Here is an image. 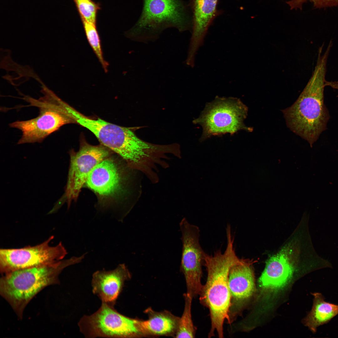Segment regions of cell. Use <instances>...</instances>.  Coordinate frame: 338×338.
Masks as SVG:
<instances>
[{
    "instance_id": "obj_1",
    "label": "cell",
    "mask_w": 338,
    "mask_h": 338,
    "mask_svg": "<svg viewBox=\"0 0 338 338\" xmlns=\"http://www.w3.org/2000/svg\"><path fill=\"white\" fill-rule=\"evenodd\" d=\"M328 57L318 55L312 75L303 91L293 105L282 111L288 127L311 147L326 129L330 118L324 101Z\"/></svg>"
},
{
    "instance_id": "obj_2",
    "label": "cell",
    "mask_w": 338,
    "mask_h": 338,
    "mask_svg": "<svg viewBox=\"0 0 338 338\" xmlns=\"http://www.w3.org/2000/svg\"><path fill=\"white\" fill-rule=\"evenodd\" d=\"M227 245L224 252L216 251L212 255L206 254L204 265L207 278L200 294V303L209 309L211 327L208 336L211 337L216 332L219 338L223 337V325L227 320L230 324L229 312L230 295L228 284L230 270L233 265L245 259L237 256L234 248V238L231 229L226 230Z\"/></svg>"
},
{
    "instance_id": "obj_3",
    "label": "cell",
    "mask_w": 338,
    "mask_h": 338,
    "mask_svg": "<svg viewBox=\"0 0 338 338\" xmlns=\"http://www.w3.org/2000/svg\"><path fill=\"white\" fill-rule=\"evenodd\" d=\"M84 256L3 274L0 281L1 295L21 318L25 308L35 296L45 287L59 283V276L62 270L80 262Z\"/></svg>"
},
{
    "instance_id": "obj_4",
    "label": "cell",
    "mask_w": 338,
    "mask_h": 338,
    "mask_svg": "<svg viewBox=\"0 0 338 338\" xmlns=\"http://www.w3.org/2000/svg\"><path fill=\"white\" fill-rule=\"evenodd\" d=\"M248 112V108L240 99L217 96L207 103L193 122L202 126L200 140L203 141L213 136L233 134L241 130L251 132L253 128L247 126L243 122Z\"/></svg>"
},
{
    "instance_id": "obj_5",
    "label": "cell",
    "mask_w": 338,
    "mask_h": 338,
    "mask_svg": "<svg viewBox=\"0 0 338 338\" xmlns=\"http://www.w3.org/2000/svg\"><path fill=\"white\" fill-rule=\"evenodd\" d=\"M138 322L118 312L114 305L102 302L95 313L83 316L78 325L86 337H130L141 334Z\"/></svg>"
},
{
    "instance_id": "obj_6",
    "label": "cell",
    "mask_w": 338,
    "mask_h": 338,
    "mask_svg": "<svg viewBox=\"0 0 338 338\" xmlns=\"http://www.w3.org/2000/svg\"><path fill=\"white\" fill-rule=\"evenodd\" d=\"M32 105L40 109L38 116L10 124L11 127L18 129L22 132L18 144L41 142L61 126L72 121L63 112L60 105L55 101L35 100Z\"/></svg>"
},
{
    "instance_id": "obj_7",
    "label": "cell",
    "mask_w": 338,
    "mask_h": 338,
    "mask_svg": "<svg viewBox=\"0 0 338 338\" xmlns=\"http://www.w3.org/2000/svg\"><path fill=\"white\" fill-rule=\"evenodd\" d=\"M50 236L43 243L18 249L0 250V270L2 274L20 269L50 264L62 260L67 254L61 242L51 246Z\"/></svg>"
},
{
    "instance_id": "obj_8",
    "label": "cell",
    "mask_w": 338,
    "mask_h": 338,
    "mask_svg": "<svg viewBox=\"0 0 338 338\" xmlns=\"http://www.w3.org/2000/svg\"><path fill=\"white\" fill-rule=\"evenodd\" d=\"M179 225L182 242L181 268L185 278L187 293L193 298L199 295L202 289V267L206 253L199 243V228L185 218L182 219Z\"/></svg>"
},
{
    "instance_id": "obj_9",
    "label": "cell",
    "mask_w": 338,
    "mask_h": 338,
    "mask_svg": "<svg viewBox=\"0 0 338 338\" xmlns=\"http://www.w3.org/2000/svg\"><path fill=\"white\" fill-rule=\"evenodd\" d=\"M68 114L73 121L91 131L104 146L117 153L125 161L129 159L137 136L134 128L117 125L100 118L91 119L71 107Z\"/></svg>"
},
{
    "instance_id": "obj_10",
    "label": "cell",
    "mask_w": 338,
    "mask_h": 338,
    "mask_svg": "<svg viewBox=\"0 0 338 338\" xmlns=\"http://www.w3.org/2000/svg\"><path fill=\"white\" fill-rule=\"evenodd\" d=\"M186 8L180 0H144L142 12L132 32L155 30L168 26L187 28Z\"/></svg>"
},
{
    "instance_id": "obj_11",
    "label": "cell",
    "mask_w": 338,
    "mask_h": 338,
    "mask_svg": "<svg viewBox=\"0 0 338 338\" xmlns=\"http://www.w3.org/2000/svg\"><path fill=\"white\" fill-rule=\"evenodd\" d=\"M102 145L92 146L83 142L78 151L70 152V166L64 193L68 208L72 201L77 200L93 169L109 155L106 147Z\"/></svg>"
},
{
    "instance_id": "obj_12",
    "label": "cell",
    "mask_w": 338,
    "mask_h": 338,
    "mask_svg": "<svg viewBox=\"0 0 338 338\" xmlns=\"http://www.w3.org/2000/svg\"><path fill=\"white\" fill-rule=\"evenodd\" d=\"M253 263V260L245 259L242 263L232 266L230 270L228 284L230 295L229 312L230 324L240 314L254 291Z\"/></svg>"
},
{
    "instance_id": "obj_13",
    "label": "cell",
    "mask_w": 338,
    "mask_h": 338,
    "mask_svg": "<svg viewBox=\"0 0 338 338\" xmlns=\"http://www.w3.org/2000/svg\"><path fill=\"white\" fill-rule=\"evenodd\" d=\"M292 253L291 247L286 246L269 259L259 279L261 287L276 290L287 284L294 270Z\"/></svg>"
},
{
    "instance_id": "obj_14",
    "label": "cell",
    "mask_w": 338,
    "mask_h": 338,
    "mask_svg": "<svg viewBox=\"0 0 338 338\" xmlns=\"http://www.w3.org/2000/svg\"><path fill=\"white\" fill-rule=\"evenodd\" d=\"M130 272L124 264H119L115 269L98 270L92 276L93 293L102 302L114 305L125 280L131 278Z\"/></svg>"
},
{
    "instance_id": "obj_15",
    "label": "cell",
    "mask_w": 338,
    "mask_h": 338,
    "mask_svg": "<svg viewBox=\"0 0 338 338\" xmlns=\"http://www.w3.org/2000/svg\"><path fill=\"white\" fill-rule=\"evenodd\" d=\"M121 182L117 166L112 160L106 158L94 167L85 183L98 195L107 197L113 195L119 189Z\"/></svg>"
},
{
    "instance_id": "obj_16",
    "label": "cell",
    "mask_w": 338,
    "mask_h": 338,
    "mask_svg": "<svg viewBox=\"0 0 338 338\" xmlns=\"http://www.w3.org/2000/svg\"><path fill=\"white\" fill-rule=\"evenodd\" d=\"M219 0H192L193 31L190 52L196 54L203 45L208 28L218 15Z\"/></svg>"
},
{
    "instance_id": "obj_17",
    "label": "cell",
    "mask_w": 338,
    "mask_h": 338,
    "mask_svg": "<svg viewBox=\"0 0 338 338\" xmlns=\"http://www.w3.org/2000/svg\"><path fill=\"white\" fill-rule=\"evenodd\" d=\"M312 294V306L303 322L311 331L315 333L319 326L327 323L338 315V305L326 301L321 293L315 292Z\"/></svg>"
},
{
    "instance_id": "obj_18",
    "label": "cell",
    "mask_w": 338,
    "mask_h": 338,
    "mask_svg": "<svg viewBox=\"0 0 338 338\" xmlns=\"http://www.w3.org/2000/svg\"><path fill=\"white\" fill-rule=\"evenodd\" d=\"M138 324L141 334L158 335L170 333L174 330L177 325L174 318L162 313L155 314L146 320H138Z\"/></svg>"
},
{
    "instance_id": "obj_19",
    "label": "cell",
    "mask_w": 338,
    "mask_h": 338,
    "mask_svg": "<svg viewBox=\"0 0 338 338\" xmlns=\"http://www.w3.org/2000/svg\"><path fill=\"white\" fill-rule=\"evenodd\" d=\"M184 308L182 315L178 323V329L176 335L177 338H193L195 335L191 315L192 302L193 297L186 293L184 295Z\"/></svg>"
},
{
    "instance_id": "obj_20",
    "label": "cell",
    "mask_w": 338,
    "mask_h": 338,
    "mask_svg": "<svg viewBox=\"0 0 338 338\" xmlns=\"http://www.w3.org/2000/svg\"><path fill=\"white\" fill-rule=\"evenodd\" d=\"M82 22L88 41L98 58L105 72L107 71L108 63L103 56L100 38L96 24L82 20Z\"/></svg>"
},
{
    "instance_id": "obj_21",
    "label": "cell",
    "mask_w": 338,
    "mask_h": 338,
    "mask_svg": "<svg viewBox=\"0 0 338 338\" xmlns=\"http://www.w3.org/2000/svg\"><path fill=\"white\" fill-rule=\"evenodd\" d=\"M81 20L96 24L100 4L92 0H73Z\"/></svg>"
},
{
    "instance_id": "obj_22",
    "label": "cell",
    "mask_w": 338,
    "mask_h": 338,
    "mask_svg": "<svg viewBox=\"0 0 338 338\" xmlns=\"http://www.w3.org/2000/svg\"><path fill=\"white\" fill-rule=\"evenodd\" d=\"M308 1L312 3L316 8H321L338 5V0H289L287 3L291 9H301L303 4Z\"/></svg>"
},
{
    "instance_id": "obj_23",
    "label": "cell",
    "mask_w": 338,
    "mask_h": 338,
    "mask_svg": "<svg viewBox=\"0 0 338 338\" xmlns=\"http://www.w3.org/2000/svg\"><path fill=\"white\" fill-rule=\"evenodd\" d=\"M66 201H67V198L64 194L62 197L57 202L52 209L49 212L48 214L53 213L57 212Z\"/></svg>"
}]
</instances>
